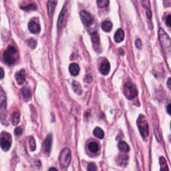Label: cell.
Here are the masks:
<instances>
[{
	"mask_svg": "<svg viewBox=\"0 0 171 171\" xmlns=\"http://www.w3.org/2000/svg\"><path fill=\"white\" fill-rule=\"evenodd\" d=\"M158 39L163 50L166 53H170L171 52V40L169 35L162 28L159 29Z\"/></svg>",
	"mask_w": 171,
	"mask_h": 171,
	"instance_id": "6da1fadb",
	"label": "cell"
},
{
	"mask_svg": "<svg viewBox=\"0 0 171 171\" xmlns=\"http://www.w3.org/2000/svg\"><path fill=\"white\" fill-rule=\"evenodd\" d=\"M137 125L141 136L144 139H146L149 134V127L148 121L145 116L142 115L139 116L137 120Z\"/></svg>",
	"mask_w": 171,
	"mask_h": 171,
	"instance_id": "7a4b0ae2",
	"label": "cell"
},
{
	"mask_svg": "<svg viewBox=\"0 0 171 171\" xmlns=\"http://www.w3.org/2000/svg\"><path fill=\"white\" fill-rule=\"evenodd\" d=\"M4 60L8 65H12L17 60V51L13 46H9L5 51L4 54Z\"/></svg>",
	"mask_w": 171,
	"mask_h": 171,
	"instance_id": "3957f363",
	"label": "cell"
},
{
	"mask_svg": "<svg viewBox=\"0 0 171 171\" xmlns=\"http://www.w3.org/2000/svg\"><path fill=\"white\" fill-rule=\"evenodd\" d=\"M72 160V153L70 149L66 148L62 150L59 157V162L62 168H67Z\"/></svg>",
	"mask_w": 171,
	"mask_h": 171,
	"instance_id": "277c9868",
	"label": "cell"
},
{
	"mask_svg": "<svg viewBox=\"0 0 171 171\" xmlns=\"http://www.w3.org/2000/svg\"><path fill=\"white\" fill-rule=\"evenodd\" d=\"M124 93L126 97L129 100H133L138 95V91L136 86L131 82H127L125 84L124 86Z\"/></svg>",
	"mask_w": 171,
	"mask_h": 171,
	"instance_id": "5b68a950",
	"label": "cell"
},
{
	"mask_svg": "<svg viewBox=\"0 0 171 171\" xmlns=\"http://www.w3.org/2000/svg\"><path fill=\"white\" fill-rule=\"evenodd\" d=\"M11 145V137L8 133H3L1 138V146L3 151H8Z\"/></svg>",
	"mask_w": 171,
	"mask_h": 171,
	"instance_id": "8992f818",
	"label": "cell"
},
{
	"mask_svg": "<svg viewBox=\"0 0 171 171\" xmlns=\"http://www.w3.org/2000/svg\"><path fill=\"white\" fill-rule=\"evenodd\" d=\"M80 18L82 20V23L86 26L92 24L93 21H94L91 14L85 10H83L80 12Z\"/></svg>",
	"mask_w": 171,
	"mask_h": 171,
	"instance_id": "52a82bcc",
	"label": "cell"
},
{
	"mask_svg": "<svg viewBox=\"0 0 171 171\" xmlns=\"http://www.w3.org/2000/svg\"><path fill=\"white\" fill-rule=\"evenodd\" d=\"M4 90L2 89L1 94V116H2V121L4 123V121H6L7 116V110H6V98L5 97L4 98Z\"/></svg>",
	"mask_w": 171,
	"mask_h": 171,
	"instance_id": "ba28073f",
	"label": "cell"
},
{
	"mask_svg": "<svg viewBox=\"0 0 171 171\" xmlns=\"http://www.w3.org/2000/svg\"><path fill=\"white\" fill-rule=\"evenodd\" d=\"M52 136L51 134L47 135V136L44 142L43 143V148L44 151L46 154H49L52 148Z\"/></svg>",
	"mask_w": 171,
	"mask_h": 171,
	"instance_id": "9c48e42d",
	"label": "cell"
},
{
	"mask_svg": "<svg viewBox=\"0 0 171 171\" xmlns=\"http://www.w3.org/2000/svg\"><path fill=\"white\" fill-rule=\"evenodd\" d=\"M141 4H142L143 8L145 9L146 11L147 17H148V19H151L152 11H151V2H150V0H141Z\"/></svg>",
	"mask_w": 171,
	"mask_h": 171,
	"instance_id": "30bf717a",
	"label": "cell"
},
{
	"mask_svg": "<svg viewBox=\"0 0 171 171\" xmlns=\"http://www.w3.org/2000/svg\"><path fill=\"white\" fill-rule=\"evenodd\" d=\"M110 70V63L108 60H104L101 63L100 66V71L103 75H107Z\"/></svg>",
	"mask_w": 171,
	"mask_h": 171,
	"instance_id": "8fae6325",
	"label": "cell"
},
{
	"mask_svg": "<svg viewBox=\"0 0 171 171\" xmlns=\"http://www.w3.org/2000/svg\"><path fill=\"white\" fill-rule=\"evenodd\" d=\"M57 0H48V4H47V12L50 17H52L53 12H54L55 8L56 7Z\"/></svg>",
	"mask_w": 171,
	"mask_h": 171,
	"instance_id": "7c38bea8",
	"label": "cell"
},
{
	"mask_svg": "<svg viewBox=\"0 0 171 171\" xmlns=\"http://www.w3.org/2000/svg\"><path fill=\"white\" fill-rule=\"evenodd\" d=\"M28 28H29V30L30 31L32 34H38V33L40 32L41 30L40 25L38 24V23H35V22H33V21L29 23Z\"/></svg>",
	"mask_w": 171,
	"mask_h": 171,
	"instance_id": "4fadbf2b",
	"label": "cell"
},
{
	"mask_svg": "<svg viewBox=\"0 0 171 171\" xmlns=\"http://www.w3.org/2000/svg\"><path fill=\"white\" fill-rule=\"evenodd\" d=\"M92 37V41L93 44V46L95 47V49H98L99 47H100V37H99V35L98 34L97 32H94L92 33L91 34Z\"/></svg>",
	"mask_w": 171,
	"mask_h": 171,
	"instance_id": "5bb4252c",
	"label": "cell"
},
{
	"mask_svg": "<svg viewBox=\"0 0 171 171\" xmlns=\"http://www.w3.org/2000/svg\"><path fill=\"white\" fill-rule=\"evenodd\" d=\"M16 80L18 84H22L26 81V72L22 70L16 74Z\"/></svg>",
	"mask_w": 171,
	"mask_h": 171,
	"instance_id": "9a60e30c",
	"label": "cell"
},
{
	"mask_svg": "<svg viewBox=\"0 0 171 171\" xmlns=\"http://www.w3.org/2000/svg\"><path fill=\"white\" fill-rule=\"evenodd\" d=\"M21 92H22L23 98L25 100V101H28L32 98V95L31 90L30 89L28 88V87H23V88L22 89Z\"/></svg>",
	"mask_w": 171,
	"mask_h": 171,
	"instance_id": "2e32d148",
	"label": "cell"
},
{
	"mask_svg": "<svg viewBox=\"0 0 171 171\" xmlns=\"http://www.w3.org/2000/svg\"><path fill=\"white\" fill-rule=\"evenodd\" d=\"M124 38V32L122 29H118L115 35V40L117 43H121Z\"/></svg>",
	"mask_w": 171,
	"mask_h": 171,
	"instance_id": "e0dca14e",
	"label": "cell"
},
{
	"mask_svg": "<svg viewBox=\"0 0 171 171\" xmlns=\"http://www.w3.org/2000/svg\"><path fill=\"white\" fill-rule=\"evenodd\" d=\"M69 70H70V72L72 76H77V75L79 74L80 67L76 63L71 64L70 65V67H69Z\"/></svg>",
	"mask_w": 171,
	"mask_h": 171,
	"instance_id": "ac0fdd59",
	"label": "cell"
},
{
	"mask_svg": "<svg viewBox=\"0 0 171 171\" xmlns=\"http://www.w3.org/2000/svg\"><path fill=\"white\" fill-rule=\"evenodd\" d=\"M66 13V8H64L63 10H62L60 14L59 18L58 20V29H61L62 28L63 23H64V16L65 14Z\"/></svg>",
	"mask_w": 171,
	"mask_h": 171,
	"instance_id": "d6986e66",
	"label": "cell"
},
{
	"mask_svg": "<svg viewBox=\"0 0 171 171\" xmlns=\"http://www.w3.org/2000/svg\"><path fill=\"white\" fill-rule=\"evenodd\" d=\"M88 149L92 153H96L100 149V146L96 142L93 141V142H90L88 144Z\"/></svg>",
	"mask_w": 171,
	"mask_h": 171,
	"instance_id": "ffe728a7",
	"label": "cell"
},
{
	"mask_svg": "<svg viewBox=\"0 0 171 171\" xmlns=\"http://www.w3.org/2000/svg\"><path fill=\"white\" fill-rule=\"evenodd\" d=\"M112 28V24L109 21H104V22L102 23V29L104 32H109L111 31Z\"/></svg>",
	"mask_w": 171,
	"mask_h": 171,
	"instance_id": "44dd1931",
	"label": "cell"
},
{
	"mask_svg": "<svg viewBox=\"0 0 171 171\" xmlns=\"http://www.w3.org/2000/svg\"><path fill=\"white\" fill-rule=\"evenodd\" d=\"M118 148L119 150L122 152H128L130 151V148H129L128 145L124 141H121L118 144Z\"/></svg>",
	"mask_w": 171,
	"mask_h": 171,
	"instance_id": "7402d4cb",
	"label": "cell"
},
{
	"mask_svg": "<svg viewBox=\"0 0 171 171\" xmlns=\"http://www.w3.org/2000/svg\"><path fill=\"white\" fill-rule=\"evenodd\" d=\"M20 115L18 112H14L11 115V122L14 125H17L20 122Z\"/></svg>",
	"mask_w": 171,
	"mask_h": 171,
	"instance_id": "603a6c76",
	"label": "cell"
},
{
	"mask_svg": "<svg viewBox=\"0 0 171 171\" xmlns=\"http://www.w3.org/2000/svg\"><path fill=\"white\" fill-rule=\"evenodd\" d=\"M93 134H94L95 136L98 137V139H103L104 136V131L99 127H97L94 129V132H93Z\"/></svg>",
	"mask_w": 171,
	"mask_h": 171,
	"instance_id": "cb8c5ba5",
	"label": "cell"
},
{
	"mask_svg": "<svg viewBox=\"0 0 171 171\" xmlns=\"http://www.w3.org/2000/svg\"><path fill=\"white\" fill-rule=\"evenodd\" d=\"M160 171H169V167L167 166L166 160L164 157H160Z\"/></svg>",
	"mask_w": 171,
	"mask_h": 171,
	"instance_id": "d4e9b609",
	"label": "cell"
},
{
	"mask_svg": "<svg viewBox=\"0 0 171 171\" xmlns=\"http://www.w3.org/2000/svg\"><path fill=\"white\" fill-rule=\"evenodd\" d=\"M72 88L74 92L77 93L78 94H81L82 92V88H81V86L79 83H78L77 82H74L72 84Z\"/></svg>",
	"mask_w": 171,
	"mask_h": 171,
	"instance_id": "484cf974",
	"label": "cell"
},
{
	"mask_svg": "<svg viewBox=\"0 0 171 171\" xmlns=\"http://www.w3.org/2000/svg\"><path fill=\"white\" fill-rule=\"evenodd\" d=\"M109 4V0H97V4L99 8H104L108 6Z\"/></svg>",
	"mask_w": 171,
	"mask_h": 171,
	"instance_id": "4316f807",
	"label": "cell"
},
{
	"mask_svg": "<svg viewBox=\"0 0 171 171\" xmlns=\"http://www.w3.org/2000/svg\"><path fill=\"white\" fill-rule=\"evenodd\" d=\"M29 148H30V151H34L35 150V147H36V145H35V140H34V138L33 137L29 138Z\"/></svg>",
	"mask_w": 171,
	"mask_h": 171,
	"instance_id": "83f0119b",
	"label": "cell"
},
{
	"mask_svg": "<svg viewBox=\"0 0 171 171\" xmlns=\"http://www.w3.org/2000/svg\"><path fill=\"white\" fill-rule=\"evenodd\" d=\"M26 42L28 44V46L32 47V49H35L37 46L36 41H35V40H34V39H29V40L26 41Z\"/></svg>",
	"mask_w": 171,
	"mask_h": 171,
	"instance_id": "f1b7e54d",
	"label": "cell"
},
{
	"mask_svg": "<svg viewBox=\"0 0 171 171\" xmlns=\"http://www.w3.org/2000/svg\"><path fill=\"white\" fill-rule=\"evenodd\" d=\"M21 8L23 9L24 10H35L37 9L35 5L34 4H28V5H26L25 7H21Z\"/></svg>",
	"mask_w": 171,
	"mask_h": 171,
	"instance_id": "f546056e",
	"label": "cell"
},
{
	"mask_svg": "<svg viewBox=\"0 0 171 171\" xmlns=\"http://www.w3.org/2000/svg\"><path fill=\"white\" fill-rule=\"evenodd\" d=\"M88 171H97V167L94 163H90L88 166Z\"/></svg>",
	"mask_w": 171,
	"mask_h": 171,
	"instance_id": "4dcf8cb0",
	"label": "cell"
},
{
	"mask_svg": "<svg viewBox=\"0 0 171 171\" xmlns=\"http://www.w3.org/2000/svg\"><path fill=\"white\" fill-rule=\"evenodd\" d=\"M135 45H136V47L138 49L140 50L141 48H142V41H141L140 39H137L136 41H135Z\"/></svg>",
	"mask_w": 171,
	"mask_h": 171,
	"instance_id": "1f68e13d",
	"label": "cell"
},
{
	"mask_svg": "<svg viewBox=\"0 0 171 171\" xmlns=\"http://www.w3.org/2000/svg\"><path fill=\"white\" fill-rule=\"evenodd\" d=\"M22 134V129L20 127H17L16 128V130H15V134L16 135V136H20Z\"/></svg>",
	"mask_w": 171,
	"mask_h": 171,
	"instance_id": "d6a6232c",
	"label": "cell"
},
{
	"mask_svg": "<svg viewBox=\"0 0 171 171\" xmlns=\"http://www.w3.org/2000/svg\"><path fill=\"white\" fill-rule=\"evenodd\" d=\"M166 24L167 26L170 27L171 28V15H169L166 19Z\"/></svg>",
	"mask_w": 171,
	"mask_h": 171,
	"instance_id": "836d02e7",
	"label": "cell"
},
{
	"mask_svg": "<svg viewBox=\"0 0 171 171\" xmlns=\"http://www.w3.org/2000/svg\"><path fill=\"white\" fill-rule=\"evenodd\" d=\"M167 86L169 87V88L171 90V78H169L167 80Z\"/></svg>",
	"mask_w": 171,
	"mask_h": 171,
	"instance_id": "e575fe53",
	"label": "cell"
},
{
	"mask_svg": "<svg viewBox=\"0 0 171 171\" xmlns=\"http://www.w3.org/2000/svg\"><path fill=\"white\" fill-rule=\"evenodd\" d=\"M167 112L170 115H171V104H170L167 107Z\"/></svg>",
	"mask_w": 171,
	"mask_h": 171,
	"instance_id": "d590c367",
	"label": "cell"
},
{
	"mask_svg": "<svg viewBox=\"0 0 171 171\" xmlns=\"http://www.w3.org/2000/svg\"><path fill=\"white\" fill-rule=\"evenodd\" d=\"M4 76V70L2 68L1 69V78H3Z\"/></svg>",
	"mask_w": 171,
	"mask_h": 171,
	"instance_id": "8d00e7d4",
	"label": "cell"
},
{
	"mask_svg": "<svg viewBox=\"0 0 171 171\" xmlns=\"http://www.w3.org/2000/svg\"><path fill=\"white\" fill-rule=\"evenodd\" d=\"M48 171H58V170H57L56 169H55V168H51V169H50V170Z\"/></svg>",
	"mask_w": 171,
	"mask_h": 171,
	"instance_id": "74e56055",
	"label": "cell"
},
{
	"mask_svg": "<svg viewBox=\"0 0 171 171\" xmlns=\"http://www.w3.org/2000/svg\"><path fill=\"white\" fill-rule=\"evenodd\" d=\"M170 128H171V124H170Z\"/></svg>",
	"mask_w": 171,
	"mask_h": 171,
	"instance_id": "f35d334b",
	"label": "cell"
}]
</instances>
